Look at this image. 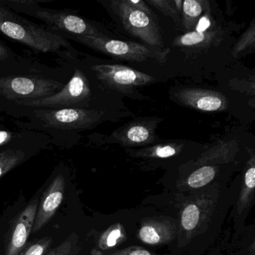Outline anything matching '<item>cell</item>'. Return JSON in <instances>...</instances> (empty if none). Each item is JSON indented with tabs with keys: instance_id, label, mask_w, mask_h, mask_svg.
<instances>
[{
	"instance_id": "cell-1",
	"label": "cell",
	"mask_w": 255,
	"mask_h": 255,
	"mask_svg": "<svg viewBox=\"0 0 255 255\" xmlns=\"http://www.w3.org/2000/svg\"><path fill=\"white\" fill-rule=\"evenodd\" d=\"M0 32L8 38L33 50L50 53L70 47L63 37L47 32L37 25L19 17L0 4Z\"/></svg>"
},
{
	"instance_id": "cell-2",
	"label": "cell",
	"mask_w": 255,
	"mask_h": 255,
	"mask_svg": "<svg viewBox=\"0 0 255 255\" xmlns=\"http://www.w3.org/2000/svg\"><path fill=\"white\" fill-rule=\"evenodd\" d=\"M74 41L107 56L121 60L141 62L147 59H154L159 63L166 62L169 49H158L146 47L132 41L110 39L102 36L83 35L74 37Z\"/></svg>"
},
{
	"instance_id": "cell-3",
	"label": "cell",
	"mask_w": 255,
	"mask_h": 255,
	"mask_svg": "<svg viewBox=\"0 0 255 255\" xmlns=\"http://www.w3.org/2000/svg\"><path fill=\"white\" fill-rule=\"evenodd\" d=\"M111 7L129 34L153 48L163 49L160 27L154 14H148L129 6L126 0H114Z\"/></svg>"
},
{
	"instance_id": "cell-4",
	"label": "cell",
	"mask_w": 255,
	"mask_h": 255,
	"mask_svg": "<svg viewBox=\"0 0 255 255\" xmlns=\"http://www.w3.org/2000/svg\"><path fill=\"white\" fill-rule=\"evenodd\" d=\"M64 85L52 80L33 77L0 78V95L10 101L38 100L54 95Z\"/></svg>"
},
{
	"instance_id": "cell-5",
	"label": "cell",
	"mask_w": 255,
	"mask_h": 255,
	"mask_svg": "<svg viewBox=\"0 0 255 255\" xmlns=\"http://www.w3.org/2000/svg\"><path fill=\"white\" fill-rule=\"evenodd\" d=\"M91 95L87 77L80 69H76L72 78L58 93L41 99L18 101L17 104L26 107L53 108L85 102L90 99Z\"/></svg>"
},
{
	"instance_id": "cell-6",
	"label": "cell",
	"mask_w": 255,
	"mask_h": 255,
	"mask_svg": "<svg viewBox=\"0 0 255 255\" xmlns=\"http://www.w3.org/2000/svg\"><path fill=\"white\" fill-rule=\"evenodd\" d=\"M44 125L61 129H78L89 128L100 122L104 113L86 109L40 110L35 112Z\"/></svg>"
},
{
	"instance_id": "cell-7",
	"label": "cell",
	"mask_w": 255,
	"mask_h": 255,
	"mask_svg": "<svg viewBox=\"0 0 255 255\" xmlns=\"http://www.w3.org/2000/svg\"><path fill=\"white\" fill-rule=\"evenodd\" d=\"M33 8L23 10L24 13L55 26L59 30L73 34L74 36L93 35L102 36V33L84 19L68 11L41 8L34 5Z\"/></svg>"
},
{
	"instance_id": "cell-8",
	"label": "cell",
	"mask_w": 255,
	"mask_h": 255,
	"mask_svg": "<svg viewBox=\"0 0 255 255\" xmlns=\"http://www.w3.org/2000/svg\"><path fill=\"white\" fill-rule=\"evenodd\" d=\"M100 81L110 89L129 92L133 88L145 86L154 80L148 74L120 65H98L92 67Z\"/></svg>"
},
{
	"instance_id": "cell-9",
	"label": "cell",
	"mask_w": 255,
	"mask_h": 255,
	"mask_svg": "<svg viewBox=\"0 0 255 255\" xmlns=\"http://www.w3.org/2000/svg\"><path fill=\"white\" fill-rule=\"evenodd\" d=\"M38 197L17 216L11 225L5 240V255H20L32 231L38 206Z\"/></svg>"
},
{
	"instance_id": "cell-10",
	"label": "cell",
	"mask_w": 255,
	"mask_h": 255,
	"mask_svg": "<svg viewBox=\"0 0 255 255\" xmlns=\"http://www.w3.org/2000/svg\"><path fill=\"white\" fill-rule=\"evenodd\" d=\"M176 98L183 105L204 112L226 110L228 101L219 92L201 89H183L175 94Z\"/></svg>"
},
{
	"instance_id": "cell-11",
	"label": "cell",
	"mask_w": 255,
	"mask_h": 255,
	"mask_svg": "<svg viewBox=\"0 0 255 255\" xmlns=\"http://www.w3.org/2000/svg\"><path fill=\"white\" fill-rule=\"evenodd\" d=\"M65 180L59 175L50 183L38 203L32 232L37 233L51 220L63 200Z\"/></svg>"
},
{
	"instance_id": "cell-12",
	"label": "cell",
	"mask_w": 255,
	"mask_h": 255,
	"mask_svg": "<svg viewBox=\"0 0 255 255\" xmlns=\"http://www.w3.org/2000/svg\"><path fill=\"white\" fill-rule=\"evenodd\" d=\"M118 141L128 144H149L156 140L155 128L147 122H136L115 133Z\"/></svg>"
},
{
	"instance_id": "cell-13",
	"label": "cell",
	"mask_w": 255,
	"mask_h": 255,
	"mask_svg": "<svg viewBox=\"0 0 255 255\" xmlns=\"http://www.w3.org/2000/svg\"><path fill=\"white\" fill-rule=\"evenodd\" d=\"M210 25V16L207 13L199 19L195 31L187 32L178 37L174 40L173 44L178 47H192L209 42L216 35L214 31H209Z\"/></svg>"
},
{
	"instance_id": "cell-14",
	"label": "cell",
	"mask_w": 255,
	"mask_h": 255,
	"mask_svg": "<svg viewBox=\"0 0 255 255\" xmlns=\"http://www.w3.org/2000/svg\"><path fill=\"white\" fill-rule=\"evenodd\" d=\"M204 2L199 0H185L183 2V23L189 32L195 28L204 11Z\"/></svg>"
},
{
	"instance_id": "cell-15",
	"label": "cell",
	"mask_w": 255,
	"mask_h": 255,
	"mask_svg": "<svg viewBox=\"0 0 255 255\" xmlns=\"http://www.w3.org/2000/svg\"><path fill=\"white\" fill-rule=\"evenodd\" d=\"M237 150H238V144L235 140L227 141V142L218 144L210 150H207L202 155L199 161L206 162L207 161H212L219 156H231Z\"/></svg>"
},
{
	"instance_id": "cell-16",
	"label": "cell",
	"mask_w": 255,
	"mask_h": 255,
	"mask_svg": "<svg viewBox=\"0 0 255 255\" xmlns=\"http://www.w3.org/2000/svg\"><path fill=\"white\" fill-rule=\"evenodd\" d=\"M24 156V153L19 150H8L2 151L0 156V177L20 163Z\"/></svg>"
},
{
	"instance_id": "cell-17",
	"label": "cell",
	"mask_w": 255,
	"mask_h": 255,
	"mask_svg": "<svg viewBox=\"0 0 255 255\" xmlns=\"http://www.w3.org/2000/svg\"><path fill=\"white\" fill-rule=\"evenodd\" d=\"M216 171L212 166H204L189 176L188 184L192 188L198 189L205 186L214 178Z\"/></svg>"
},
{
	"instance_id": "cell-18",
	"label": "cell",
	"mask_w": 255,
	"mask_h": 255,
	"mask_svg": "<svg viewBox=\"0 0 255 255\" xmlns=\"http://www.w3.org/2000/svg\"><path fill=\"white\" fill-rule=\"evenodd\" d=\"M255 20L253 19L250 26L243 34L233 49V55L237 56L239 53L248 48H255Z\"/></svg>"
},
{
	"instance_id": "cell-19",
	"label": "cell",
	"mask_w": 255,
	"mask_h": 255,
	"mask_svg": "<svg viewBox=\"0 0 255 255\" xmlns=\"http://www.w3.org/2000/svg\"><path fill=\"white\" fill-rule=\"evenodd\" d=\"M52 244V239L47 237L38 239L25 246L20 255H44Z\"/></svg>"
},
{
	"instance_id": "cell-20",
	"label": "cell",
	"mask_w": 255,
	"mask_h": 255,
	"mask_svg": "<svg viewBox=\"0 0 255 255\" xmlns=\"http://www.w3.org/2000/svg\"><path fill=\"white\" fill-rule=\"evenodd\" d=\"M149 4L157 8L159 11H162V14L171 17L176 23L178 24L180 22V15L178 11L174 5V1H168V0H148Z\"/></svg>"
},
{
	"instance_id": "cell-21",
	"label": "cell",
	"mask_w": 255,
	"mask_h": 255,
	"mask_svg": "<svg viewBox=\"0 0 255 255\" xmlns=\"http://www.w3.org/2000/svg\"><path fill=\"white\" fill-rule=\"evenodd\" d=\"M200 211L195 204H189L183 210L182 214V225L185 229L191 231L198 225Z\"/></svg>"
},
{
	"instance_id": "cell-22",
	"label": "cell",
	"mask_w": 255,
	"mask_h": 255,
	"mask_svg": "<svg viewBox=\"0 0 255 255\" xmlns=\"http://www.w3.org/2000/svg\"><path fill=\"white\" fill-rule=\"evenodd\" d=\"M139 235L141 240L148 244H156L160 240L159 234L150 226L143 227L140 231Z\"/></svg>"
},
{
	"instance_id": "cell-23",
	"label": "cell",
	"mask_w": 255,
	"mask_h": 255,
	"mask_svg": "<svg viewBox=\"0 0 255 255\" xmlns=\"http://www.w3.org/2000/svg\"><path fill=\"white\" fill-rule=\"evenodd\" d=\"M177 153V149L172 145L158 146L155 147L152 154L159 158H167L174 156Z\"/></svg>"
},
{
	"instance_id": "cell-24",
	"label": "cell",
	"mask_w": 255,
	"mask_h": 255,
	"mask_svg": "<svg viewBox=\"0 0 255 255\" xmlns=\"http://www.w3.org/2000/svg\"><path fill=\"white\" fill-rule=\"evenodd\" d=\"M72 251V243L70 239L64 241L62 244L59 245L57 247L50 251L46 255H70Z\"/></svg>"
},
{
	"instance_id": "cell-25",
	"label": "cell",
	"mask_w": 255,
	"mask_h": 255,
	"mask_svg": "<svg viewBox=\"0 0 255 255\" xmlns=\"http://www.w3.org/2000/svg\"><path fill=\"white\" fill-rule=\"evenodd\" d=\"M126 2L132 8L139 10V11H143L146 14H153L151 10L146 5L145 2L143 0H126Z\"/></svg>"
},
{
	"instance_id": "cell-26",
	"label": "cell",
	"mask_w": 255,
	"mask_h": 255,
	"mask_svg": "<svg viewBox=\"0 0 255 255\" xmlns=\"http://www.w3.org/2000/svg\"><path fill=\"white\" fill-rule=\"evenodd\" d=\"M245 182L247 187L253 189L255 186V168L252 167L247 170L245 176Z\"/></svg>"
},
{
	"instance_id": "cell-27",
	"label": "cell",
	"mask_w": 255,
	"mask_h": 255,
	"mask_svg": "<svg viewBox=\"0 0 255 255\" xmlns=\"http://www.w3.org/2000/svg\"><path fill=\"white\" fill-rule=\"evenodd\" d=\"M121 237V231L119 229L114 230L109 234L107 237V244L109 247H113L117 243V240Z\"/></svg>"
},
{
	"instance_id": "cell-28",
	"label": "cell",
	"mask_w": 255,
	"mask_h": 255,
	"mask_svg": "<svg viewBox=\"0 0 255 255\" xmlns=\"http://www.w3.org/2000/svg\"><path fill=\"white\" fill-rule=\"evenodd\" d=\"M12 138V133L9 131L0 130V146L4 145V144L11 141Z\"/></svg>"
},
{
	"instance_id": "cell-29",
	"label": "cell",
	"mask_w": 255,
	"mask_h": 255,
	"mask_svg": "<svg viewBox=\"0 0 255 255\" xmlns=\"http://www.w3.org/2000/svg\"><path fill=\"white\" fill-rule=\"evenodd\" d=\"M130 255H150V254L147 251L137 250L132 252Z\"/></svg>"
},
{
	"instance_id": "cell-30",
	"label": "cell",
	"mask_w": 255,
	"mask_h": 255,
	"mask_svg": "<svg viewBox=\"0 0 255 255\" xmlns=\"http://www.w3.org/2000/svg\"><path fill=\"white\" fill-rule=\"evenodd\" d=\"M2 152H0V156H1V154H2Z\"/></svg>"
}]
</instances>
